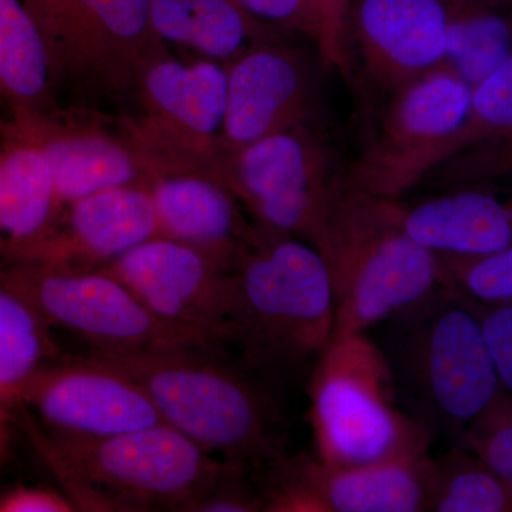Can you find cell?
Here are the masks:
<instances>
[{"instance_id":"6da1fadb","label":"cell","mask_w":512,"mask_h":512,"mask_svg":"<svg viewBox=\"0 0 512 512\" xmlns=\"http://www.w3.org/2000/svg\"><path fill=\"white\" fill-rule=\"evenodd\" d=\"M90 359L133 380L163 423L229 463L261 468L284 456L282 417L274 396L221 355L220 348L178 346Z\"/></svg>"},{"instance_id":"7a4b0ae2","label":"cell","mask_w":512,"mask_h":512,"mask_svg":"<svg viewBox=\"0 0 512 512\" xmlns=\"http://www.w3.org/2000/svg\"><path fill=\"white\" fill-rule=\"evenodd\" d=\"M231 322V345L249 366H315L335 333V295L323 255L301 239L258 227L232 271Z\"/></svg>"},{"instance_id":"3957f363","label":"cell","mask_w":512,"mask_h":512,"mask_svg":"<svg viewBox=\"0 0 512 512\" xmlns=\"http://www.w3.org/2000/svg\"><path fill=\"white\" fill-rule=\"evenodd\" d=\"M320 254L335 295V340L360 335L440 288L446 266L394 220L389 201L343 188Z\"/></svg>"},{"instance_id":"277c9868","label":"cell","mask_w":512,"mask_h":512,"mask_svg":"<svg viewBox=\"0 0 512 512\" xmlns=\"http://www.w3.org/2000/svg\"><path fill=\"white\" fill-rule=\"evenodd\" d=\"M76 507L191 511L222 461L165 423L97 440L37 434Z\"/></svg>"},{"instance_id":"5b68a950","label":"cell","mask_w":512,"mask_h":512,"mask_svg":"<svg viewBox=\"0 0 512 512\" xmlns=\"http://www.w3.org/2000/svg\"><path fill=\"white\" fill-rule=\"evenodd\" d=\"M312 370V424L322 463L357 467L426 456L431 429L397 409L389 357L365 333L330 343Z\"/></svg>"},{"instance_id":"8992f818","label":"cell","mask_w":512,"mask_h":512,"mask_svg":"<svg viewBox=\"0 0 512 512\" xmlns=\"http://www.w3.org/2000/svg\"><path fill=\"white\" fill-rule=\"evenodd\" d=\"M393 372L427 420L463 440L501 389L480 320L457 291L440 288L392 318Z\"/></svg>"},{"instance_id":"52a82bcc","label":"cell","mask_w":512,"mask_h":512,"mask_svg":"<svg viewBox=\"0 0 512 512\" xmlns=\"http://www.w3.org/2000/svg\"><path fill=\"white\" fill-rule=\"evenodd\" d=\"M212 171L256 227L322 252L346 173L315 120L222 154Z\"/></svg>"},{"instance_id":"ba28073f","label":"cell","mask_w":512,"mask_h":512,"mask_svg":"<svg viewBox=\"0 0 512 512\" xmlns=\"http://www.w3.org/2000/svg\"><path fill=\"white\" fill-rule=\"evenodd\" d=\"M42 35L56 89L120 99L165 49L151 26V0H23Z\"/></svg>"},{"instance_id":"9c48e42d","label":"cell","mask_w":512,"mask_h":512,"mask_svg":"<svg viewBox=\"0 0 512 512\" xmlns=\"http://www.w3.org/2000/svg\"><path fill=\"white\" fill-rule=\"evenodd\" d=\"M473 87L441 64L379 104L346 184L382 200L419 187L468 113Z\"/></svg>"},{"instance_id":"30bf717a","label":"cell","mask_w":512,"mask_h":512,"mask_svg":"<svg viewBox=\"0 0 512 512\" xmlns=\"http://www.w3.org/2000/svg\"><path fill=\"white\" fill-rule=\"evenodd\" d=\"M0 271L50 326L86 340L93 352L126 353L178 346L218 348L195 333L158 319L123 282L101 269L6 259Z\"/></svg>"},{"instance_id":"8fae6325","label":"cell","mask_w":512,"mask_h":512,"mask_svg":"<svg viewBox=\"0 0 512 512\" xmlns=\"http://www.w3.org/2000/svg\"><path fill=\"white\" fill-rule=\"evenodd\" d=\"M227 66L207 59H180L160 50L138 73L134 97L140 117L127 134L154 173L167 168H208L220 160L227 113Z\"/></svg>"},{"instance_id":"7c38bea8","label":"cell","mask_w":512,"mask_h":512,"mask_svg":"<svg viewBox=\"0 0 512 512\" xmlns=\"http://www.w3.org/2000/svg\"><path fill=\"white\" fill-rule=\"evenodd\" d=\"M457 0H350L343 28L345 77L380 104L441 66Z\"/></svg>"},{"instance_id":"4fadbf2b","label":"cell","mask_w":512,"mask_h":512,"mask_svg":"<svg viewBox=\"0 0 512 512\" xmlns=\"http://www.w3.org/2000/svg\"><path fill=\"white\" fill-rule=\"evenodd\" d=\"M100 269L158 319L218 348L231 345L232 271L214 255L157 235Z\"/></svg>"},{"instance_id":"5bb4252c","label":"cell","mask_w":512,"mask_h":512,"mask_svg":"<svg viewBox=\"0 0 512 512\" xmlns=\"http://www.w3.org/2000/svg\"><path fill=\"white\" fill-rule=\"evenodd\" d=\"M268 468L265 511H429L434 461L427 456L357 467L282 457Z\"/></svg>"},{"instance_id":"9a60e30c","label":"cell","mask_w":512,"mask_h":512,"mask_svg":"<svg viewBox=\"0 0 512 512\" xmlns=\"http://www.w3.org/2000/svg\"><path fill=\"white\" fill-rule=\"evenodd\" d=\"M19 399L59 439H104L163 423L138 384L90 357L46 366Z\"/></svg>"},{"instance_id":"2e32d148","label":"cell","mask_w":512,"mask_h":512,"mask_svg":"<svg viewBox=\"0 0 512 512\" xmlns=\"http://www.w3.org/2000/svg\"><path fill=\"white\" fill-rule=\"evenodd\" d=\"M293 37L251 47L227 64L222 154L315 120V72Z\"/></svg>"},{"instance_id":"e0dca14e","label":"cell","mask_w":512,"mask_h":512,"mask_svg":"<svg viewBox=\"0 0 512 512\" xmlns=\"http://www.w3.org/2000/svg\"><path fill=\"white\" fill-rule=\"evenodd\" d=\"M8 136L25 138L42 150L62 207L96 192L148 183L154 175L150 158L127 133L117 136L97 124L60 116L56 109L10 120Z\"/></svg>"},{"instance_id":"ac0fdd59","label":"cell","mask_w":512,"mask_h":512,"mask_svg":"<svg viewBox=\"0 0 512 512\" xmlns=\"http://www.w3.org/2000/svg\"><path fill=\"white\" fill-rule=\"evenodd\" d=\"M157 235L148 183L123 185L64 205L49 237L16 261L100 269Z\"/></svg>"},{"instance_id":"d6986e66","label":"cell","mask_w":512,"mask_h":512,"mask_svg":"<svg viewBox=\"0 0 512 512\" xmlns=\"http://www.w3.org/2000/svg\"><path fill=\"white\" fill-rule=\"evenodd\" d=\"M387 201L404 232L436 254L476 258L512 247V177Z\"/></svg>"},{"instance_id":"ffe728a7","label":"cell","mask_w":512,"mask_h":512,"mask_svg":"<svg viewBox=\"0 0 512 512\" xmlns=\"http://www.w3.org/2000/svg\"><path fill=\"white\" fill-rule=\"evenodd\" d=\"M158 235L214 255L234 271L256 225L228 185L208 168H167L148 181Z\"/></svg>"},{"instance_id":"44dd1931","label":"cell","mask_w":512,"mask_h":512,"mask_svg":"<svg viewBox=\"0 0 512 512\" xmlns=\"http://www.w3.org/2000/svg\"><path fill=\"white\" fill-rule=\"evenodd\" d=\"M511 168L512 57L474 87L466 119L419 187L447 190L498 180L510 177Z\"/></svg>"},{"instance_id":"7402d4cb","label":"cell","mask_w":512,"mask_h":512,"mask_svg":"<svg viewBox=\"0 0 512 512\" xmlns=\"http://www.w3.org/2000/svg\"><path fill=\"white\" fill-rule=\"evenodd\" d=\"M63 207L52 165L36 144L8 136L0 140V254L25 258L55 228Z\"/></svg>"},{"instance_id":"603a6c76","label":"cell","mask_w":512,"mask_h":512,"mask_svg":"<svg viewBox=\"0 0 512 512\" xmlns=\"http://www.w3.org/2000/svg\"><path fill=\"white\" fill-rule=\"evenodd\" d=\"M150 18L165 46L225 66L251 47L295 36L256 18L238 0H151Z\"/></svg>"},{"instance_id":"cb8c5ba5","label":"cell","mask_w":512,"mask_h":512,"mask_svg":"<svg viewBox=\"0 0 512 512\" xmlns=\"http://www.w3.org/2000/svg\"><path fill=\"white\" fill-rule=\"evenodd\" d=\"M42 35L23 0H0V114L15 120L56 109Z\"/></svg>"},{"instance_id":"d4e9b609","label":"cell","mask_w":512,"mask_h":512,"mask_svg":"<svg viewBox=\"0 0 512 512\" xmlns=\"http://www.w3.org/2000/svg\"><path fill=\"white\" fill-rule=\"evenodd\" d=\"M511 57L512 0H457L444 66L474 89Z\"/></svg>"},{"instance_id":"484cf974","label":"cell","mask_w":512,"mask_h":512,"mask_svg":"<svg viewBox=\"0 0 512 512\" xmlns=\"http://www.w3.org/2000/svg\"><path fill=\"white\" fill-rule=\"evenodd\" d=\"M52 326L0 271V397L19 399L55 356Z\"/></svg>"},{"instance_id":"4316f807","label":"cell","mask_w":512,"mask_h":512,"mask_svg":"<svg viewBox=\"0 0 512 512\" xmlns=\"http://www.w3.org/2000/svg\"><path fill=\"white\" fill-rule=\"evenodd\" d=\"M429 511L512 512V493L476 454L457 450L434 461Z\"/></svg>"},{"instance_id":"83f0119b","label":"cell","mask_w":512,"mask_h":512,"mask_svg":"<svg viewBox=\"0 0 512 512\" xmlns=\"http://www.w3.org/2000/svg\"><path fill=\"white\" fill-rule=\"evenodd\" d=\"M440 256L453 291L485 305H512V247L476 258Z\"/></svg>"},{"instance_id":"f1b7e54d","label":"cell","mask_w":512,"mask_h":512,"mask_svg":"<svg viewBox=\"0 0 512 512\" xmlns=\"http://www.w3.org/2000/svg\"><path fill=\"white\" fill-rule=\"evenodd\" d=\"M463 444L497 474L512 493V394L500 392L468 424Z\"/></svg>"},{"instance_id":"f546056e","label":"cell","mask_w":512,"mask_h":512,"mask_svg":"<svg viewBox=\"0 0 512 512\" xmlns=\"http://www.w3.org/2000/svg\"><path fill=\"white\" fill-rule=\"evenodd\" d=\"M251 470L245 464L222 460L221 468L207 490L192 505L198 512H258L265 511L261 485L251 480Z\"/></svg>"},{"instance_id":"4dcf8cb0","label":"cell","mask_w":512,"mask_h":512,"mask_svg":"<svg viewBox=\"0 0 512 512\" xmlns=\"http://www.w3.org/2000/svg\"><path fill=\"white\" fill-rule=\"evenodd\" d=\"M466 301L480 320L501 389L512 394V305H485L468 298Z\"/></svg>"},{"instance_id":"1f68e13d","label":"cell","mask_w":512,"mask_h":512,"mask_svg":"<svg viewBox=\"0 0 512 512\" xmlns=\"http://www.w3.org/2000/svg\"><path fill=\"white\" fill-rule=\"evenodd\" d=\"M256 18L295 36H305L315 45L319 20L311 0H238Z\"/></svg>"},{"instance_id":"d6a6232c","label":"cell","mask_w":512,"mask_h":512,"mask_svg":"<svg viewBox=\"0 0 512 512\" xmlns=\"http://www.w3.org/2000/svg\"><path fill=\"white\" fill-rule=\"evenodd\" d=\"M319 20L318 47L320 63L336 69L345 77L342 40L350 0H311Z\"/></svg>"},{"instance_id":"836d02e7","label":"cell","mask_w":512,"mask_h":512,"mask_svg":"<svg viewBox=\"0 0 512 512\" xmlns=\"http://www.w3.org/2000/svg\"><path fill=\"white\" fill-rule=\"evenodd\" d=\"M73 501L42 488H18L0 498V512H70Z\"/></svg>"},{"instance_id":"e575fe53","label":"cell","mask_w":512,"mask_h":512,"mask_svg":"<svg viewBox=\"0 0 512 512\" xmlns=\"http://www.w3.org/2000/svg\"><path fill=\"white\" fill-rule=\"evenodd\" d=\"M511 175H512V170H511Z\"/></svg>"}]
</instances>
